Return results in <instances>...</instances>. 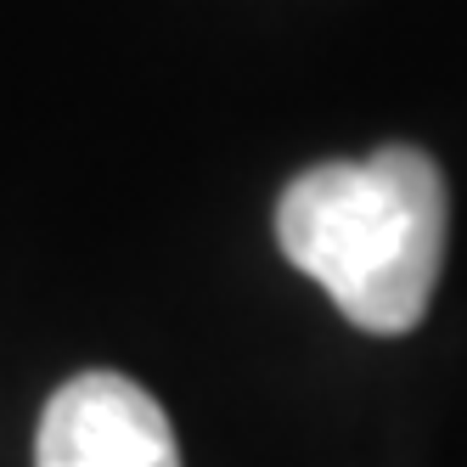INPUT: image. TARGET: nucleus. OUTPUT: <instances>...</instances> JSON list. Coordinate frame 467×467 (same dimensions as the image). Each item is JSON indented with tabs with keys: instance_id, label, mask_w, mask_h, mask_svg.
<instances>
[{
	"instance_id": "obj_1",
	"label": "nucleus",
	"mask_w": 467,
	"mask_h": 467,
	"mask_svg": "<svg viewBox=\"0 0 467 467\" xmlns=\"http://www.w3.org/2000/svg\"><path fill=\"white\" fill-rule=\"evenodd\" d=\"M451 192L417 147L316 163L276 203L282 254L360 332H411L445 271Z\"/></svg>"
},
{
	"instance_id": "obj_2",
	"label": "nucleus",
	"mask_w": 467,
	"mask_h": 467,
	"mask_svg": "<svg viewBox=\"0 0 467 467\" xmlns=\"http://www.w3.org/2000/svg\"><path fill=\"white\" fill-rule=\"evenodd\" d=\"M35 467H181V445L141 383L124 372H79L40 417Z\"/></svg>"
}]
</instances>
